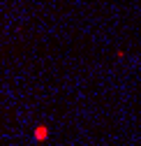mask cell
Returning a JSON list of instances; mask_svg holds the SVG:
<instances>
[{
    "label": "cell",
    "instance_id": "obj_1",
    "mask_svg": "<svg viewBox=\"0 0 141 146\" xmlns=\"http://www.w3.org/2000/svg\"><path fill=\"white\" fill-rule=\"evenodd\" d=\"M32 139L40 141V144L46 141V139H49V127H46V125H37V127L32 130Z\"/></svg>",
    "mask_w": 141,
    "mask_h": 146
}]
</instances>
